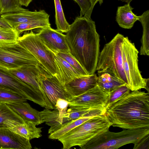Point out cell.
<instances>
[{
    "label": "cell",
    "instance_id": "cell-41",
    "mask_svg": "<svg viewBox=\"0 0 149 149\" xmlns=\"http://www.w3.org/2000/svg\"></svg>",
    "mask_w": 149,
    "mask_h": 149
},
{
    "label": "cell",
    "instance_id": "cell-32",
    "mask_svg": "<svg viewBox=\"0 0 149 149\" xmlns=\"http://www.w3.org/2000/svg\"><path fill=\"white\" fill-rule=\"evenodd\" d=\"M91 109L70 108L67 110L66 113L63 117L62 124L82 117L84 115Z\"/></svg>",
    "mask_w": 149,
    "mask_h": 149
},
{
    "label": "cell",
    "instance_id": "cell-40",
    "mask_svg": "<svg viewBox=\"0 0 149 149\" xmlns=\"http://www.w3.org/2000/svg\"><path fill=\"white\" fill-rule=\"evenodd\" d=\"M119 1H121L122 2H126L127 3H130V2L132 1V0H118Z\"/></svg>",
    "mask_w": 149,
    "mask_h": 149
},
{
    "label": "cell",
    "instance_id": "cell-4",
    "mask_svg": "<svg viewBox=\"0 0 149 149\" xmlns=\"http://www.w3.org/2000/svg\"><path fill=\"white\" fill-rule=\"evenodd\" d=\"M124 36L117 34L104 45L100 53L96 70L97 72H107L128 86L127 78L123 65L121 45Z\"/></svg>",
    "mask_w": 149,
    "mask_h": 149
},
{
    "label": "cell",
    "instance_id": "cell-11",
    "mask_svg": "<svg viewBox=\"0 0 149 149\" xmlns=\"http://www.w3.org/2000/svg\"><path fill=\"white\" fill-rule=\"evenodd\" d=\"M109 93L98 85L84 93L73 97L69 102L70 108L75 109H105Z\"/></svg>",
    "mask_w": 149,
    "mask_h": 149
},
{
    "label": "cell",
    "instance_id": "cell-22",
    "mask_svg": "<svg viewBox=\"0 0 149 149\" xmlns=\"http://www.w3.org/2000/svg\"><path fill=\"white\" fill-rule=\"evenodd\" d=\"M39 114L41 124L45 123L50 126L48 133L51 134L61 128L63 125L58 121V111L57 109L51 111L46 109L39 111Z\"/></svg>",
    "mask_w": 149,
    "mask_h": 149
},
{
    "label": "cell",
    "instance_id": "cell-15",
    "mask_svg": "<svg viewBox=\"0 0 149 149\" xmlns=\"http://www.w3.org/2000/svg\"><path fill=\"white\" fill-rule=\"evenodd\" d=\"M30 140L10 129L0 127V149H31Z\"/></svg>",
    "mask_w": 149,
    "mask_h": 149
},
{
    "label": "cell",
    "instance_id": "cell-37",
    "mask_svg": "<svg viewBox=\"0 0 149 149\" xmlns=\"http://www.w3.org/2000/svg\"><path fill=\"white\" fill-rule=\"evenodd\" d=\"M0 27L6 28H13L8 22L1 17H0Z\"/></svg>",
    "mask_w": 149,
    "mask_h": 149
},
{
    "label": "cell",
    "instance_id": "cell-21",
    "mask_svg": "<svg viewBox=\"0 0 149 149\" xmlns=\"http://www.w3.org/2000/svg\"><path fill=\"white\" fill-rule=\"evenodd\" d=\"M24 124L10 129L13 132L30 140L42 136V128L37 127L36 125L31 122L25 121Z\"/></svg>",
    "mask_w": 149,
    "mask_h": 149
},
{
    "label": "cell",
    "instance_id": "cell-19",
    "mask_svg": "<svg viewBox=\"0 0 149 149\" xmlns=\"http://www.w3.org/2000/svg\"><path fill=\"white\" fill-rule=\"evenodd\" d=\"M130 4L118 7L116 12V21L120 27L125 29H131L139 18V16L133 13L134 8Z\"/></svg>",
    "mask_w": 149,
    "mask_h": 149
},
{
    "label": "cell",
    "instance_id": "cell-16",
    "mask_svg": "<svg viewBox=\"0 0 149 149\" xmlns=\"http://www.w3.org/2000/svg\"><path fill=\"white\" fill-rule=\"evenodd\" d=\"M97 85V76L94 73L76 78L64 86L73 97L84 93Z\"/></svg>",
    "mask_w": 149,
    "mask_h": 149
},
{
    "label": "cell",
    "instance_id": "cell-29",
    "mask_svg": "<svg viewBox=\"0 0 149 149\" xmlns=\"http://www.w3.org/2000/svg\"><path fill=\"white\" fill-rule=\"evenodd\" d=\"M130 89L126 85L119 86L109 93L105 109L130 93Z\"/></svg>",
    "mask_w": 149,
    "mask_h": 149
},
{
    "label": "cell",
    "instance_id": "cell-6",
    "mask_svg": "<svg viewBox=\"0 0 149 149\" xmlns=\"http://www.w3.org/2000/svg\"><path fill=\"white\" fill-rule=\"evenodd\" d=\"M123 67L128 82L127 86L132 91L142 88L149 91V78L142 77L138 65L139 52L134 44L128 37H124L121 45Z\"/></svg>",
    "mask_w": 149,
    "mask_h": 149
},
{
    "label": "cell",
    "instance_id": "cell-36",
    "mask_svg": "<svg viewBox=\"0 0 149 149\" xmlns=\"http://www.w3.org/2000/svg\"><path fill=\"white\" fill-rule=\"evenodd\" d=\"M149 134L147 135L138 143L134 144L133 149H149Z\"/></svg>",
    "mask_w": 149,
    "mask_h": 149
},
{
    "label": "cell",
    "instance_id": "cell-30",
    "mask_svg": "<svg viewBox=\"0 0 149 149\" xmlns=\"http://www.w3.org/2000/svg\"><path fill=\"white\" fill-rule=\"evenodd\" d=\"M26 101L20 95L10 91L0 88V103H19Z\"/></svg>",
    "mask_w": 149,
    "mask_h": 149
},
{
    "label": "cell",
    "instance_id": "cell-12",
    "mask_svg": "<svg viewBox=\"0 0 149 149\" xmlns=\"http://www.w3.org/2000/svg\"><path fill=\"white\" fill-rule=\"evenodd\" d=\"M44 45L54 54L70 53L65 35L51 26L40 29L36 33Z\"/></svg>",
    "mask_w": 149,
    "mask_h": 149
},
{
    "label": "cell",
    "instance_id": "cell-38",
    "mask_svg": "<svg viewBox=\"0 0 149 149\" xmlns=\"http://www.w3.org/2000/svg\"><path fill=\"white\" fill-rule=\"evenodd\" d=\"M33 0H19L21 5L27 7Z\"/></svg>",
    "mask_w": 149,
    "mask_h": 149
},
{
    "label": "cell",
    "instance_id": "cell-3",
    "mask_svg": "<svg viewBox=\"0 0 149 149\" xmlns=\"http://www.w3.org/2000/svg\"><path fill=\"white\" fill-rule=\"evenodd\" d=\"M112 125L105 113L95 116L68 132L58 140L63 149L82 147L91 140L109 130Z\"/></svg>",
    "mask_w": 149,
    "mask_h": 149
},
{
    "label": "cell",
    "instance_id": "cell-9",
    "mask_svg": "<svg viewBox=\"0 0 149 149\" xmlns=\"http://www.w3.org/2000/svg\"><path fill=\"white\" fill-rule=\"evenodd\" d=\"M0 88L17 93L43 107L46 105L41 92L22 81L9 70L0 67Z\"/></svg>",
    "mask_w": 149,
    "mask_h": 149
},
{
    "label": "cell",
    "instance_id": "cell-34",
    "mask_svg": "<svg viewBox=\"0 0 149 149\" xmlns=\"http://www.w3.org/2000/svg\"><path fill=\"white\" fill-rule=\"evenodd\" d=\"M78 5L80 9V16H86L91 18L93 10L90 0H73Z\"/></svg>",
    "mask_w": 149,
    "mask_h": 149
},
{
    "label": "cell",
    "instance_id": "cell-13",
    "mask_svg": "<svg viewBox=\"0 0 149 149\" xmlns=\"http://www.w3.org/2000/svg\"><path fill=\"white\" fill-rule=\"evenodd\" d=\"M37 64L36 65L25 66L9 71L22 81L40 91L45 100L47 106V109H54V107L49 100L39 83L38 79L39 70Z\"/></svg>",
    "mask_w": 149,
    "mask_h": 149
},
{
    "label": "cell",
    "instance_id": "cell-26",
    "mask_svg": "<svg viewBox=\"0 0 149 149\" xmlns=\"http://www.w3.org/2000/svg\"><path fill=\"white\" fill-rule=\"evenodd\" d=\"M54 2L56 30L62 33H66L69 30L70 25L65 17L60 0H54Z\"/></svg>",
    "mask_w": 149,
    "mask_h": 149
},
{
    "label": "cell",
    "instance_id": "cell-28",
    "mask_svg": "<svg viewBox=\"0 0 149 149\" xmlns=\"http://www.w3.org/2000/svg\"><path fill=\"white\" fill-rule=\"evenodd\" d=\"M22 6L19 0H0V15L25 10Z\"/></svg>",
    "mask_w": 149,
    "mask_h": 149
},
{
    "label": "cell",
    "instance_id": "cell-8",
    "mask_svg": "<svg viewBox=\"0 0 149 149\" xmlns=\"http://www.w3.org/2000/svg\"><path fill=\"white\" fill-rule=\"evenodd\" d=\"M17 42L27 49L45 70L56 77L54 54L44 45L36 33L32 30L25 33L19 36Z\"/></svg>",
    "mask_w": 149,
    "mask_h": 149
},
{
    "label": "cell",
    "instance_id": "cell-17",
    "mask_svg": "<svg viewBox=\"0 0 149 149\" xmlns=\"http://www.w3.org/2000/svg\"><path fill=\"white\" fill-rule=\"evenodd\" d=\"M56 77L63 85L73 79L83 76L62 58L54 54Z\"/></svg>",
    "mask_w": 149,
    "mask_h": 149
},
{
    "label": "cell",
    "instance_id": "cell-5",
    "mask_svg": "<svg viewBox=\"0 0 149 149\" xmlns=\"http://www.w3.org/2000/svg\"><path fill=\"white\" fill-rule=\"evenodd\" d=\"M149 134V128L125 129L114 132L109 130L87 142L81 149H115L129 143L135 144Z\"/></svg>",
    "mask_w": 149,
    "mask_h": 149
},
{
    "label": "cell",
    "instance_id": "cell-23",
    "mask_svg": "<svg viewBox=\"0 0 149 149\" xmlns=\"http://www.w3.org/2000/svg\"><path fill=\"white\" fill-rule=\"evenodd\" d=\"M97 85L109 93L117 87L126 85L124 82L109 73L97 72Z\"/></svg>",
    "mask_w": 149,
    "mask_h": 149
},
{
    "label": "cell",
    "instance_id": "cell-25",
    "mask_svg": "<svg viewBox=\"0 0 149 149\" xmlns=\"http://www.w3.org/2000/svg\"><path fill=\"white\" fill-rule=\"evenodd\" d=\"M93 117H83L63 124L61 128L50 134L48 138L51 139L58 140L68 132Z\"/></svg>",
    "mask_w": 149,
    "mask_h": 149
},
{
    "label": "cell",
    "instance_id": "cell-33",
    "mask_svg": "<svg viewBox=\"0 0 149 149\" xmlns=\"http://www.w3.org/2000/svg\"><path fill=\"white\" fill-rule=\"evenodd\" d=\"M19 37V34L14 28L0 27V41H17Z\"/></svg>",
    "mask_w": 149,
    "mask_h": 149
},
{
    "label": "cell",
    "instance_id": "cell-1",
    "mask_svg": "<svg viewBox=\"0 0 149 149\" xmlns=\"http://www.w3.org/2000/svg\"><path fill=\"white\" fill-rule=\"evenodd\" d=\"M65 37L70 54L88 75L95 73L100 53L95 22L85 16L77 17Z\"/></svg>",
    "mask_w": 149,
    "mask_h": 149
},
{
    "label": "cell",
    "instance_id": "cell-27",
    "mask_svg": "<svg viewBox=\"0 0 149 149\" xmlns=\"http://www.w3.org/2000/svg\"><path fill=\"white\" fill-rule=\"evenodd\" d=\"M49 26H51L49 20H41L20 23L16 25L14 28L19 35L24 31Z\"/></svg>",
    "mask_w": 149,
    "mask_h": 149
},
{
    "label": "cell",
    "instance_id": "cell-35",
    "mask_svg": "<svg viewBox=\"0 0 149 149\" xmlns=\"http://www.w3.org/2000/svg\"><path fill=\"white\" fill-rule=\"evenodd\" d=\"M69 102L62 99H58L57 101L56 104V109L58 110L59 112L58 120L59 122L62 124L63 117L66 113L67 109L68 106Z\"/></svg>",
    "mask_w": 149,
    "mask_h": 149
},
{
    "label": "cell",
    "instance_id": "cell-7",
    "mask_svg": "<svg viewBox=\"0 0 149 149\" xmlns=\"http://www.w3.org/2000/svg\"><path fill=\"white\" fill-rule=\"evenodd\" d=\"M39 63L35 57L17 41H0V67L8 70Z\"/></svg>",
    "mask_w": 149,
    "mask_h": 149
},
{
    "label": "cell",
    "instance_id": "cell-10",
    "mask_svg": "<svg viewBox=\"0 0 149 149\" xmlns=\"http://www.w3.org/2000/svg\"><path fill=\"white\" fill-rule=\"evenodd\" d=\"M39 70L38 79L41 88L49 100L54 107L58 99L69 102L73 97L68 92L64 85L45 70L39 63L37 64Z\"/></svg>",
    "mask_w": 149,
    "mask_h": 149
},
{
    "label": "cell",
    "instance_id": "cell-2",
    "mask_svg": "<svg viewBox=\"0 0 149 149\" xmlns=\"http://www.w3.org/2000/svg\"><path fill=\"white\" fill-rule=\"evenodd\" d=\"M105 113L113 127L149 128V93L132 91L106 108Z\"/></svg>",
    "mask_w": 149,
    "mask_h": 149
},
{
    "label": "cell",
    "instance_id": "cell-20",
    "mask_svg": "<svg viewBox=\"0 0 149 149\" xmlns=\"http://www.w3.org/2000/svg\"><path fill=\"white\" fill-rule=\"evenodd\" d=\"M25 122L6 103H0V127L11 129Z\"/></svg>",
    "mask_w": 149,
    "mask_h": 149
},
{
    "label": "cell",
    "instance_id": "cell-14",
    "mask_svg": "<svg viewBox=\"0 0 149 149\" xmlns=\"http://www.w3.org/2000/svg\"><path fill=\"white\" fill-rule=\"evenodd\" d=\"M49 15L43 10L31 11L28 9L8 13L1 15V17L14 27L17 24L33 21L49 20Z\"/></svg>",
    "mask_w": 149,
    "mask_h": 149
},
{
    "label": "cell",
    "instance_id": "cell-39",
    "mask_svg": "<svg viewBox=\"0 0 149 149\" xmlns=\"http://www.w3.org/2000/svg\"><path fill=\"white\" fill-rule=\"evenodd\" d=\"M92 3V8L93 10L96 4L98 2L100 5H101L103 2V0H90Z\"/></svg>",
    "mask_w": 149,
    "mask_h": 149
},
{
    "label": "cell",
    "instance_id": "cell-24",
    "mask_svg": "<svg viewBox=\"0 0 149 149\" xmlns=\"http://www.w3.org/2000/svg\"><path fill=\"white\" fill-rule=\"evenodd\" d=\"M139 21L143 27V35L141 40V45L140 53L141 55H149V10H148L139 16Z\"/></svg>",
    "mask_w": 149,
    "mask_h": 149
},
{
    "label": "cell",
    "instance_id": "cell-31",
    "mask_svg": "<svg viewBox=\"0 0 149 149\" xmlns=\"http://www.w3.org/2000/svg\"><path fill=\"white\" fill-rule=\"evenodd\" d=\"M55 54L65 60L83 76L88 75L79 63L70 53L58 52Z\"/></svg>",
    "mask_w": 149,
    "mask_h": 149
},
{
    "label": "cell",
    "instance_id": "cell-18",
    "mask_svg": "<svg viewBox=\"0 0 149 149\" xmlns=\"http://www.w3.org/2000/svg\"><path fill=\"white\" fill-rule=\"evenodd\" d=\"M6 103L25 121L33 122L36 125L41 124L39 111L31 107L28 103L25 102Z\"/></svg>",
    "mask_w": 149,
    "mask_h": 149
}]
</instances>
